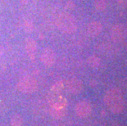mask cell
<instances>
[{"label": "cell", "mask_w": 127, "mask_h": 126, "mask_svg": "<svg viewBox=\"0 0 127 126\" xmlns=\"http://www.w3.org/2000/svg\"><path fill=\"white\" fill-rule=\"evenodd\" d=\"M3 52H4V49H3V48H2L1 45H0V58H1V57L2 56V54H3Z\"/></svg>", "instance_id": "obj_16"}, {"label": "cell", "mask_w": 127, "mask_h": 126, "mask_svg": "<svg viewBox=\"0 0 127 126\" xmlns=\"http://www.w3.org/2000/svg\"><path fill=\"white\" fill-rule=\"evenodd\" d=\"M104 101L107 107L114 113L121 112L124 109V100L121 92L117 88H112L105 94Z\"/></svg>", "instance_id": "obj_1"}, {"label": "cell", "mask_w": 127, "mask_h": 126, "mask_svg": "<svg viewBox=\"0 0 127 126\" xmlns=\"http://www.w3.org/2000/svg\"><path fill=\"white\" fill-rule=\"evenodd\" d=\"M56 26L65 34H72L76 30L77 23L75 17L69 13H61L56 19Z\"/></svg>", "instance_id": "obj_2"}, {"label": "cell", "mask_w": 127, "mask_h": 126, "mask_svg": "<svg viewBox=\"0 0 127 126\" xmlns=\"http://www.w3.org/2000/svg\"><path fill=\"white\" fill-rule=\"evenodd\" d=\"M66 113V106H53L51 110V114L53 117L60 118L63 116Z\"/></svg>", "instance_id": "obj_10"}, {"label": "cell", "mask_w": 127, "mask_h": 126, "mask_svg": "<svg viewBox=\"0 0 127 126\" xmlns=\"http://www.w3.org/2000/svg\"><path fill=\"white\" fill-rule=\"evenodd\" d=\"M92 106L88 101H81L75 106V112L80 117H86L91 113Z\"/></svg>", "instance_id": "obj_5"}, {"label": "cell", "mask_w": 127, "mask_h": 126, "mask_svg": "<svg viewBox=\"0 0 127 126\" xmlns=\"http://www.w3.org/2000/svg\"><path fill=\"white\" fill-rule=\"evenodd\" d=\"M89 63L93 67H96L99 65V59L96 57H91L89 59Z\"/></svg>", "instance_id": "obj_13"}, {"label": "cell", "mask_w": 127, "mask_h": 126, "mask_svg": "<svg viewBox=\"0 0 127 126\" xmlns=\"http://www.w3.org/2000/svg\"><path fill=\"white\" fill-rule=\"evenodd\" d=\"M33 28H34V26H33V23L31 22V21H26L25 23H24V29H26V31H31V30H33Z\"/></svg>", "instance_id": "obj_14"}, {"label": "cell", "mask_w": 127, "mask_h": 126, "mask_svg": "<svg viewBox=\"0 0 127 126\" xmlns=\"http://www.w3.org/2000/svg\"><path fill=\"white\" fill-rule=\"evenodd\" d=\"M66 87L68 90L72 93H78L82 90L83 84L80 79H70L66 84Z\"/></svg>", "instance_id": "obj_7"}, {"label": "cell", "mask_w": 127, "mask_h": 126, "mask_svg": "<svg viewBox=\"0 0 127 126\" xmlns=\"http://www.w3.org/2000/svg\"><path fill=\"white\" fill-rule=\"evenodd\" d=\"M22 125V117L20 115L16 114L11 118V125L12 126H21Z\"/></svg>", "instance_id": "obj_12"}, {"label": "cell", "mask_w": 127, "mask_h": 126, "mask_svg": "<svg viewBox=\"0 0 127 126\" xmlns=\"http://www.w3.org/2000/svg\"><path fill=\"white\" fill-rule=\"evenodd\" d=\"M94 7L97 11L102 12L107 7V2L105 0H95L94 1Z\"/></svg>", "instance_id": "obj_11"}, {"label": "cell", "mask_w": 127, "mask_h": 126, "mask_svg": "<svg viewBox=\"0 0 127 126\" xmlns=\"http://www.w3.org/2000/svg\"><path fill=\"white\" fill-rule=\"evenodd\" d=\"M26 50L31 58L34 59L37 51V44L33 39L28 38L26 40Z\"/></svg>", "instance_id": "obj_9"}, {"label": "cell", "mask_w": 127, "mask_h": 126, "mask_svg": "<svg viewBox=\"0 0 127 126\" xmlns=\"http://www.w3.org/2000/svg\"><path fill=\"white\" fill-rule=\"evenodd\" d=\"M17 88L21 93H31L37 90L38 83L34 78L31 76H25L19 80Z\"/></svg>", "instance_id": "obj_3"}, {"label": "cell", "mask_w": 127, "mask_h": 126, "mask_svg": "<svg viewBox=\"0 0 127 126\" xmlns=\"http://www.w3.org/2000/svg\"><path fill=\"white\" fill-rule=\"evenodd\" d=\"M87 31L89 35L92 37H95L101 33L102 31V25L98 21H93L89 24Z\"/></svg>", "instance_id": "obj_8"}, {"label": "cell", "mask_w": 127, "mask_h": 126, "mask_svg": "<svg viewBox=\"0 0 127 126\" xmlns=\"http://www.w3.org/2000/svg\"><path fill=\"white\" fill-rule=\"evenodd\" d=\"M40 60L45 66H52L55 62L56 55L53 49H45L43 51L41 56H40Z\"/></svg>", "instance_id": "obj_6"}, {"label": "cell", "mask_w": 127, "mask_h": 126, "mask_svg": "<svg viewBox=\"0 0 127 126\" xmlns=\"http://www.w3.org/2000/svg\"><path fill=\"white\" fill-rule=\"evenodd\" d=\"M111 36L117 42L123 41L127 38V27L123 24H117L111 29Z\"/></svg>", "instance_id": "obj_4"}, {"label": "cell", "mask_w": 127, "mask_h": 126, "mask_svg": "<svg viewBox=\"0 0 127 126\" xmlns=\"http://www.w3.org/2000/svg\"><path fill=\"white\" fill-rule=\"evenodd\" d=\"M118 3L121 7L127 8V0H118Z\"/></svg>", "instance_id": "obj_15"}]
</instances>
